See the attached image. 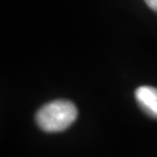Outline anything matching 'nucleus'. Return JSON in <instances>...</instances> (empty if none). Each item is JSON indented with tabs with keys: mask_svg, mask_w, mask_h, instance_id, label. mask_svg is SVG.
<instances>
[{
	"mask_svg": "<svg viewBox=\"0 0 157 157\" xmlns=\"http://www.w3.org/2000/svg\"><path fill=\"white\" fill-rule=\"evenodd\" d=\"M78 111L71 101L55 100L45 104L36 113V124L47 133H57L69 128L77 119Z\"/></svg>",
	"mask_w": 157,
	"mask_h": 157,
	"instance_id": "1",
	"label": "nucleus"
},
{
	"mask_svg": "<svg viewBox=\"0 0 157 157\" xmlns=\"http://www.w3.org/2000/svg\"><path fill=\"white\" fill-rule=\"evenodd\" d=\"M135 98L142 111L149 117L157 119V89L152 86H140L135 91Z\"/></svg>",
	"mask_w": 157,
	"mask_h": 157,
	"instance_id": "2",
	"label": "nucleus"
},
{
	"mask_svg": "<svg viewBox=\"0 0 157 157\" xmlns=\"http://www.w3.org/2000/svg\"><path fill=\"white\" fill-rule=\"evenodd\" d=\"M146 2L152 11L157 12V0H146Z\"/></svg>",
	"mask_w": 157,
	"mask_h": 157,
	"instance_id": "3",
	"label": "nucleus"
}]
</instances>
